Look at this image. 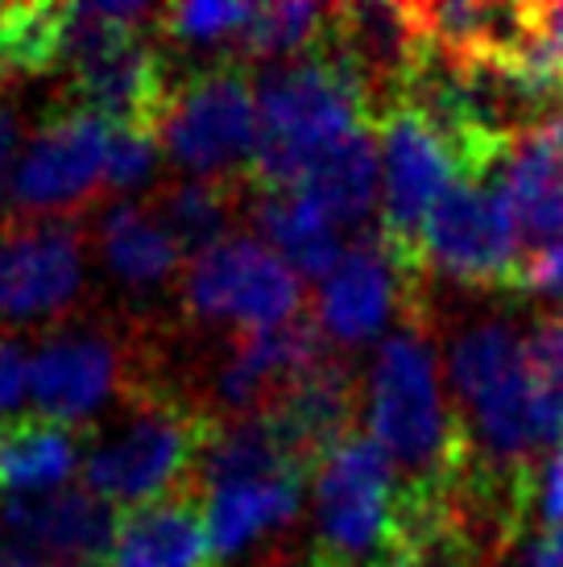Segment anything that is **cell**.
Masks as SVG:
<instances>
[{
    "mask_svg": "<svg viewBox=\"0 0 563 567\" xmlns=\"http://www.w3.org/2000/svg\"><path fill=\"white\" fill-rule=\"evenodd\" d=\"M365 419L369 440L386 452L398 473V493L407 509L448 505L460 468L464 443L460 423L443 390L436 328L427 299L414 302L398 328L386 331L365 378Z\"/></svg>",
    "mask_w": 563,
    "mask_h": 567,
    "instance_id": "obj_1",
    "label": "cell"
},
{
    "mask_svg": "<svg viewBox=\"0 0 563 567\" xmlns=\"http://www.w3.org/2000/svg\"><path fill=\"white\" fill-rule=\"evenodd\" d=\"M257 92V154L249 166L253 190H290L319 154L373 125V100L357 71L319 47L290 63L262 66Z\"/></svg>",
    "mask_w": 563,
    "mask_h": 567,
    "instance_id": "obj_2",
    "label": "cell"
},
{
    "mask_svg": "<svg viewBox=\"0 0 563 567\" xmlns=\"http://www.w3.org/2000/svg\"><path fill=\"white\" fill-rule=\"evenodd\" d=\"M195 398H178L162 381L125 402V419L104 431L83 456V488L109 505H150L183 488H199V452L212 431Z\"/></svg>",
    "mask_w": 563,
    "mask_h": 567,
    "instance_id": "obj_3",
    "label": "cell"
},
{
    "mask_svg": "<svg viewBox=\"0 0 563 567\" xmlns=\"http://www.w3.org/2000/svg\"><path fill=\"white\" fill-rule=\"evenodd\" d=\"M402 551L398 473L369 435H348L315 468L311 567H381Z\"/></svg>",
    "mask_w": 563,
    "mask_h": 567,
    "instance_id": "obj_4",
    "label": "cell"
},
{
    "mask_svg": "<svg viewBox=\"0 0 563 567\" xmlns=\"http://www.w3.org/2000/svg\"><path fill=\"white\" fill-rule=\"evenodd\" d=\"M154 352L129 323L75 316L63 328L38 336L30 352V398L38 414L75 426L104 406L157 385Z\"/></svg>",
    "mask_w": 563,
    "mask_h": 567,
    "instance_id": "obj_5",
    "label": "cell"
},
{
    "mask_svg": "<svg viewBox=\"0 0 563 567\" xmlns=\"http://www.w3.org/2000/svg\"><path fill=\"white\" fill-rule=\"evenodd\" d=\"M162 158L187 178H249L257 154V92L236 54H216L178 80L157 125Z\"/></svg>",
    "mask_w": 563,
    "mask_h": 567,
    "instance_id": "obj_6",
    "label": "cell"
},
{
    "mask_svg": "<svg viewBox=\"0 0 563 567\" xmlns=\"http://www.w3.org/2000/svg\"><path fill=\"white\" fill-rule=\"evenodd\" d=\"M88 290L83 216H4L0 220V331L42 336L79 316Z\"/></svg>",
    "mask_w": 563,
    "mask_h": 567,
    "instance_id": "obj_7",
    "label": "cell"
},
{
    "mask_svg": "<svg viewBox=\"0 0 563 567\" xmlns=\"http://www.w3.org/2000/svg\"><path fill=\"white\" fill-rule=\"evenodd\" d=\"M422 261L469 290L514 286L522 266V233L505 171L489 178H455L439 195L422 228Z\"/></svg>",
    "mask_w": 563,
    "mask_h": 567,
    "instance_id": "obj_8",
    "label": "cell"
},
{
    "mask_svg": "<svg viewBox=\"0 0 563 567\" xmlns=\"http://www.w3.org/2000/svg\"><path fill=\"white\" fill-rule=\"evenodd\" d=\"M178 302L195 323L269 331L303 316V278L262 240L228 237L183 269Z\"/></svg>",
    "mask_w": 563,
    "mask_h": 567,
    "instance_id": "obj_9",
    "label": "cell"
},
{
    "mask_svg": "<svg viewBox=\"0 0 563 567\" xmlns=\"http://www.w3.org/2000/svg\"><path fill=\"white\" fill-rule=\"evenodd\" d=\"M109 137L112 125L92 112H50L13 166L9 216H83L92 195H104Z\"/></svg>",
    "mask_w": 563,
    "mask_h": 567,
    "instance_id": "obj_10",
    "label": "cell"
},
{
    "mask_svg": "<svg viewBox=\"0 0 563 567\" xmlns=\"http://www.w3.org/2000/svg\"><path fill=\"white\" fill-rule=\"evenodd\" d=\"M427 266H414L390 249L381 228H365L345 249L340 266L319 282L315 319L340 348H360L422 302Z\"/></svg>",
    "mask_w": 563,
    "mask_h": 567,
    "instance_id": "obj_11",
    "label": "cell"
},
{
    "mask_svg": "<svg viewBox=\"0 0 563 567\" xmlns=\"http://www.w3.org/2000/svg\"><path fill=\"white\" fill-rule=\"evenodd\" d=\"M381 162H386V195H381V237L390 240L398 257H407L414 266L422 261V228L439 195L455 183V166L448 158L436 128L422 121L419 112L398 104L381 121Z\"/></svg>",
    "mask_w": 563,
    "mask_h": 567,
    "instance_id": "obj_12",
    "label": "cell"
},
{
    "mask_svg": "<svg viewBox=\"0 0 563 567\" xmlns=\"http://www.w3.org/2000/svg\"><path fill=\"white\" fill-rule=\"evenodd\" d=\"M116 518L121 514L88 488H59L0 505V538L33 567H79L112 551Z\"/></svg>",
    "mask_w": 563,
    "mask_h": 567,
    "instance_id": "obj_13",
    "label": "cell"
},
{
    "mask_svg": "<svg viewBox=\"0 0 563 567\" xmlns=\"http://www.w3.org/2000/svg\"><path fill=\"white\" fill-rule=\"evenodd\" d=\"M112 567H216L199 488H183L116 518Z\"/></svg>",
    "mask_w": 563,
    "mask_h": 567,
    "instance_id": "obj_14",
    "label": "cell"
},
{
    "mask_svg": "<svg viewBox=\"0 0 563 567\" xmlns=\"http://www.w3.org/2000/svg\"><path fill=\"white\" fill-rule=\"evenodd\" d=\"M315 464L295 443V435L274 419V414H253V419H228L212 423L199 452V493L236 481H282V476H303Z\"/></svg>",
    "mask_w": 563,
    "mask_h": 567,
    "instance_id": "obj_15",
    "label": "cell"
},
{
    "mask_svg": "<svg viewBox=\"0 0 563 567\" xmlns=\"http://www.w3.org/2000/svg\"><path fill=\"white\" fill-rule=\"evenodd\" d=\"M522 252L563 240V112L522 133L505 166Z\"/></svg>",
    "mask_w": 563,
    "mask_h": 567,
    "instance_id": "obj_16",
    "label": "cell"
},
{
    "mask_svg": "<svg viewBox=\"0 0 563 567\" xmlns=\"http://www.w3.org/2000/svg\"><path fill=\"white\" fill-rule=\"evenodd\" d=\"M75 468H83L75 426L47 414L0 419V505L59 493Z\"/></svg>",
    "mask_w": 563,
    "mask_h": 567,
    "instance_id": "obj_17",
    "label": "cell"
},
{
    "mask_svg": "<svg viewBox=\"0 0 563 567\" xmlns=\"http://www.w3.org/2000/svg\"><path fill=\"white\" fill-rule=\"evenodd\" d=\"M303 509V476L282 481H236V485L207 488L204 518L216 564L236 559L262 538L286 530Z\"/></svg>",
    "mask_w": 563,
    "mask_h": 567,
    "instance_id": "obj_18",
    "label": "cell"
},
{
    "mask_svg": "<svg viewBox=\"0 0 563 567\" xmlns=\"http://www.w3.org/2000/svg\"><path fill=\"white\" fill-rule=\"evenodd\" d=\"M249 220L262 233V245L278 252L298 278H328L340 266L348 245H340V228L303 195V190H253Z\"/></svg>",
    "mask_w": 563,
    "mask_h": 567,
    "instance_id": "obj_19",
    "label": "cell"
},
{
    "mask_svg": "<svg viewBox=\"0 0 563 567\" xmlns=\"http://www.w3.org/2000/svg\"><path fill=\"white\" fill-rule=\"evenodd\" d=\"M95 252L112 278L129 290H157L183 266V249L174 245L145 199H116L100 212Z\"/></svg>",
    "mask_w": 563,
    "mask_h": 567,
    "instance_id": "obj_20",
    "label": "cell"
},
{
    "mask_svg": "<svg viewBox=\"0 0 563 567\" xmlns=\"http://www.w3.org/2000/svg\"><path fill=\"white\" fill-rule=\"evenodd\" d=\"M145 204L174 237V245L183 249V257L195 261L199 252L216 249L219 240L236 237L228 228L249 207V183H236V178H174L166 187H157Z\"/></svg>",
    "mask_w": 563,
    "mask_h": 567,
    "instance_id": "obj_21",
    "label": "cell"
},
{
    "mask_svg": "<svg viewBox=\"0 0 563 567\" xmlns=\"http://www.w3.org/2000/svg\"><path fill=\"white\" fill-rule=\"evenodd\" d=\"M377 133L373 125L357 128L352 137L331 145L328 154L311 162V171L298 178V187L336 228H360L373 220L377 204Z\"/></svg>",
    "mask_w": 563,
    "mask_h": 567,
    "instance_id": "obj_22",
    "label": "cell"
},
{
    "mask_svg": "<svg viewBox=\"0 0 563 567\" xmlns=\"http://www.w3.org/2000/svg\"><path fill=\"white\" fill-rule=\"evenodd\" d=\"M66 38H71V4L59 0L0 4V87L66 66Z\"/></svg>",
    "mask_w": 563,
    "mask_h": 567,
    "instance_id": "obj_23",
    "label": "cell"
},
{
    "mask_svg": "<svg viewBox=\"0 0 563 567\" xmlns=\"http://www.w3.org/2000/svg\"><path fill=\"white\" fill-rule=\"evenodd\" d=\"M331 21V4H311V0H278V4H257L249 25L240 30V63H290L311 50L324 47V33Z\"/></svg>",
    "mask_w": 563,
    "mask_h": 567,
    "instance_id": "obj_24",
    "label": "cell"
},
{
    "mask_svg": "<svg viewBox=\"0 0 563 567\" xmlns=\"http://www.w3.org/2000/svg\"><path fill=\"white\" fill-rule=\"evenodd\" d=\"M526 361L534 373V419L539 443L560 452L563 447V311L539 316L526 331Z\"/></svg>",
    "mask_w": 563,
    "mask_h": 567,
    "instance_id": "obj_25",
    "label": "cell"
},
{
    "mask_svg": "<svg viewBox=\"0 0 563 567\" xmlns=\"http://www.w3.org/2000/svg\"><path fill=\"white\" fill-rule=\"evenodd\" d=\"M257 4H212V0H183L157 9V38L178 47H212L224 38H240Z\"/></svg>",
    "mask_w": 563,
    "mask_h": 567,
    "instance_id": "obj_26",
    "label": "cell"
},
{
    "mask_svg": "<svg viewBox=\"0 0 563 567\" xmlns=\"http://www.w3.org/2000/svg\"><path fill=\"white\" fill-rule=\"evenodd\" d=\"M162 145L154 133L141 128H112L109 166H104V195H133L157 174Z\"/></svg>",
    "mask_w": 563,
    "mask_h": 567,
    "instance_id": "obj_27",
    "label": "cell"
},
{
    "mask_svg": "<svg viewBox=\"0 0 563 567\" xmlns=\"http://www.w3.org/2000/svg\"><path fill=\"white\" fill-rule=\"evenodd\" d=\"M534 514L547 530H563V447L551 452L534 473Z\"/></svg>",
    "mask_w": 563,
    "mask_h": 567,
    "instance_id": "obj_28",
    "label": "cell"
},
{
    "mask_svg": "<svg viewBox=\"0 0 563 567\" xmlns=\"http://www.w3.org/2000/svg\"><path fill=\"white\" fill-rule=\"evenodd\" d=\"M25 385H30V357H25V344H21L17 336H4V331H0V414H9V410L21 402Z\"/></svg>",
    "mask_w": 563,
    "mask_h": 567,
    "instance_id": "obj_29",
    "label": "cell"
},
{
    "mask_svg": "<svg viewBox=\"0 0 563 567\" xmlns=\"http://www.w3.org/2000/svg\"><path fill=\"white\" fill-rule=\"evenodd\" d=\"M21 109H17V100L4 87H0V199L9 195V178H13V166H17V142H21Z\"/></svg>",
    "mask_w": 563,
    "mask_h": 567,
    "instance_id": "obj_30",
    "label": "cell"
},
{
    "mask_svg": "<svg viewBox=\"0 0 563 567\" xmlns=\"http://www.w3.org/2000/svg\"><path fill=\"white\" fill-rule=\"evenodd\" d=\"M464 564H469V551H460L455 543H439V547H419V551L393 555L390 564L381 567H464Z\"/></svg>",
    "mask_w": 563,
    "mask_h": 567,
    "instance_id": "obj_31",
    "label": "cell"
},
{
    "mask_svg": "<svg viewBox=\"0 0 563 567\" xmlns=\"http://www.w3.org/2000/svg\"><path fill=\"white\" fill-rule=\"evenodd\" d=\"M526 567H563V530H543L534 538Z\"/></svg>",
    "mask_w": 563,
    "mask_h": 567,
    "instance_id": "obj_32",
    "label": "cell"
},
{
    "mask_svg": "<svg viewBox=\"0 0 563 567\" xmlns=\"http://www.w3.org/2000/svg\"><path fill=\"white\" fill-rule=\"evenodd\" d=\"M0 567H33L30 559H21V555H4V559H0Z\"/></svg>",
    "mask_w": 563,
    "mask_h": 567,
    "instance_id": "obj_33",
    "label": "cell"
},
{
    "mask_svg": "<svg viewBox=\"0 0 563 567\" xmlns=\"http://www.w3.org/2000/svg\"><path fill=\"white\" fill-rule=\"evenodd\" d=\"M4 555H13V551H9V547H4V538H0V559H4Z\"/></svg>",
    "mask_w": 563,
    "mask_h": 567,
    "instance_id": "obj_34",
    "label": "cell"
},
{
    "mask_svg": "<svg viewBox=\"0 0 563 567\" xmlns=\"http://www.w3.org/2000/svg\"><path fill=\"white\" fill-rule=\"evenodd\" d=\"M79 567H112V564H100V559H95V564H79Z\"/></svg>",
    "mask_w": 563,
    "mask_h": 567,
    "instance_id": "obj_35",
    "label": "cell"
}]
</instances>
